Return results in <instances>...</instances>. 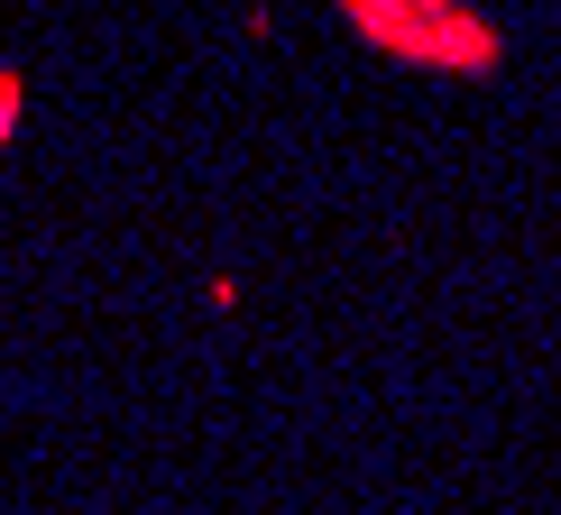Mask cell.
<instances>
[{
	"instance_id": "cell-1",
	"label": "cell",
	"mask_w": 561,
	"mask_h": 515,
	"mask_svg": "<svg viewBox=\"0 0 561 515\" xmlns=\"http://www.w3.org/2000/svg\"><path fill=\"white\" fill-rule=\"evenodd\" d=\"M341 19L368 46L405 56V65H442V75H497V65H506L497 28L470 19L460 0H341Z\"/></svg>"
},
{
	"instance_id": "cell-2",
	"label": "cell",
	"mask_w": 561,
	"mask_h": 515,
	"mask_svg": "<svg viewBox=\"0 0 561 515\" xmlns=\"http://www.w3.org/2000/svg\"><path fill=\"white\" fill-rule=\"evenodd\" d=\"M19 111H28V83H19L10 65H0V148H10V138H19Z\"/></svg>"
}]
</instances>
